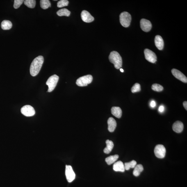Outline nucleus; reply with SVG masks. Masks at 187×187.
Listing matches in <instances>:
<instances>
[{
	"mask_svg": "<svg viewBox=\"0 0 187 187\" xmlns=\"http://www.w3.org/2000/svg\"><path fill=\"white\" fill-rule=\"evenodd\" d=\"M44 62L43 57L39 56L32 62L30 68V72L32 76H36L39 74Z\"/></svg>",
	"mask_w": 187,
	"mask_h": 187,
	"instance_id": "nucleus-1",
	"label": "nucleus"
},
{
	"mask_svg": "<svg viewBox=\"0 0 187 187\" xmlns=\"http://www.w3.org/2000/svg\"><path fill=\"white\" fill-rule=\"evenodd\" d=\"M108 58L110 61L114 64L116 69H119L122 67V58L120 55L117 51L111 52L110 53Z\"/></svg>",
	"mask_w": 187,
	"mask_h": 187,
	"instance_id": "nucleus-2",
	"label": "nucleus"
},
{
	"mask_svg": "<svg viewBox=\"0 0 187 187\" xmlns=\"http://www.w3.org/2000/svg\"><path fill=\"white\" fill-rule=\"evenodd\" d=\"M120 21L121 25L125 28L130 26L131 21V17L129 12H122L120 15Z\"/></svg>",
	"mask_w": 187,
	"mask_h": 187,
	"instance_id": "nucleus-3",
	"label": "nucleus"
},
{
	"mask_svg": "<svg viewBox=\"0 0 187 187\" xmlns=\"http://www.w3.org/2000/svg\"><path fill=\"white\" fill-rule=\"evenodd\" d=\"M92 77L91 75H87L79 78L77 80L76 84L80 87L86 86L92 82Z\"/></svg>",
	"mask_w": 187,
	"mask_h": 187,
	"instance_id": "nucleus-4",
	"label": "nucleus"
},
{
	"mask_svg": "<svg viewBox=\"0 0 187 187\" xmlns=\"http://www.w3.org/2000/svg\"><path fill=\"white\" fill-rule=\"evenodd\" d=\"M59 77L56 75H54L50 77L48 79L46 84L48 86L47 92H51L54 90L58 83Z\"/></svg>",
	"mask_w": 187,
	"mask_h": 187,
	"instance_id": "nucleus-5",
	"label": "nucleus"
},
{
	"mask_svg": "<svg viewBox=\"0 0 187 187\" xmlns=\"http://www.w3.org/2000/svg\"><path fill=\"white\" fill-rule=\"evenodd\" d=\"M144 53L146 60L151 63H155L157 59L155 53L148 49L144 50Z\"/></svg>",
	"mask_w": 187,
	"mask_h": 187,
	"instance_id": "nucleus-6",
	"label": "nucleus"
},
{
	"mask_svg": "<svg viewBox=\"0 0 187 187\" xmlns=\"http://www.w3.org/2000/svg\"><path fill=\"white\" fill-rule=\"evenodd\" d=\"M154 153L157 158H163L165 156L166 150L163 145H158L155 147Z\"/></svg>",
	"mask_w": 187,
	"mask_h": 187,
	"instance_id": "nucleus-7",
	"label": "nucleus"
},
{
	"mask_svg": "<svg viewBox=\"0 0 187 187\" xmlns=\"http://www.w3.org/2000/svg\"><path fill=\"white\" fill-rule=\"evenodd\" d=\"M21 111L23 115L28 117L33 116L35 113L34 108L30 105H26L23 106Z\"/></svg>",
	"mask_w": 187,
	"mask_h": 187,
	"instance_id": "nucleus-8",
	"label": "nucleus"
},
{
	"mask_svg": "<svg viewBox=\"0 0 187 187\" xmlns=\"http://www.w3.org/2000/svg\"><path fill=\"white\" fill-rule=\"evenodd\" d=\"M65 174L67 180L69 183L72 182L75 178V174L70 165H66Z\"/></svg>",
	"mask_w": 187,
	"mask_h": 187,
	"instance_id": "nucleus-9",
	"label": "nucleus"
},
{
	"mask_svg": "<svg viewBox=\"0 0 187 187\" xmlns=\"http://www.w3.org/2000/svg\"><path fill=\"white\" fill-rule=\"evenodd\" d=\"M140 28L145 32H148L152 28V24L149 21L145 19H142L140 21Z\"/></svg>",
	"mask_w": 187,
	"mask_h": 187,
	"instance_id": "nucleus-10",
	"label": "nucleus"
},
{
	"mask_svg": "<svg viewBox=\"0 0 187 187\" xmlns=\"http://www.w3.org/2000/svg\"><path fill=\"white\" fill-rule=\"evenodd\" d=\"M171 72L173 75L176 78L183 83H187V78L185 75L180 71L175 69H172Z\"/></svg>",
	"mask_w": 187,
	"mask_h": 187,
	"instance_id": "nucleus-11",
	"label": "nucleus"
},
{
	"mask_svg": "<svg viewBox=\"0 0 187 187\" xmlns=\"http://www.w3.org/2000/svg\"><path fill=\"white\" fill-rule=\"evenodd\" d=\"M81 17L82 20L86 23L92 22L94 19V17L91 15L90 12L85 10H83L81 12Z\"/></svg>",
	"mask_w": 187,
	"mask_h": 187,
	"instance_id": "nucleus-12",
	"label": "nucleus"
},
{
	"mask_svg": "<svg viewBox=\"0 0 187 187\" xmlns=\"http://www.w3.org/2000/svg\"><path fill=\"white\" fill-rule=\"evenodd\" d=\"M173 129L175 132L180 133L182 132L184 129V125L182 122L178 121L174 123L173 125Z\"/></svg>",
	"mask_w": 187,
	"mask_h": 187,
	"instance_id": "nucleus-13",
	"label": "nucleus"
},
{
	"mask_svg": "<svg viewBox=\"0 0 187 187\" xmlns=\"http://www.w3.org/2000/svg\"><path fill=\"white\" fill-rule=\"evenodd\" d=\"M108 129L110 132H112L115 130L117 124L115 120L113 117H110L108 121Z\"/></svg>",
	"mask_w": 187,
	"mask_h": 187,
	"instance_id": "nucleus-14",
	"label": "nucleus"
},
{
	"mask_svg": "<svg viewBox=\"0 0 187 187\" xmlns=\"http://www.w3.org/2000/svg\"><path fill=\"white\" fill-rule=\"evenodd\" d=\"M155 44L159 50H163L164 47V42L162 37L159 35H157L155 39Z\"/></svg>",
	"mask_w": 187,
	"mask_h": 187,
	"instance_id": "nucleus-15",
	"label": "nucleus"
},
{
	"mask_svg": "<svg viewBox=\"0 0 187 187\" xmlns=\"http://www.w3.org/2000/svg\"><path fill=\"white\" fill-rule=\"evenodd\" d=\"M113 169L115 172H124L125 167L124 164L123 162L119 161L114 164L113 166Z\"/></svg>",
	"mask_w": 187,
	"mask_h": 187,
	"instance_id": "nucleus-16",
	"label": "nucleus"
},
{
	"mask_svg": "<svg viewBox=\"0 0 187 187\" xmlns=\"http://www.w3.org/2000/svg\"><path fill=\"white\" fill-rule=\"evenodd\" d=\"M111 111L112 115L117 118H120L122 116V111L119 107H113L111 108Z\"/></svg>",
	"mask_w": 187,
	"mask_h": 187,
	"instance_id": "nucleus-17",
	"label": "nucleus"
},
{
	"mask_svg": "<svg viewBox=\"0 0 187 187\" xmlns=\"http://www.w3.org/2000/svg\"><path fill=\"white\" fill-rule=\"evenodd\" d=\"M106 146L104 150V152L106 154H108L112 150L113 148L114 144L111 140H107L106 141Z\"/></svg>",
	"mask_w": 187,
	"mask_h": 187,
	"instance_id": "nucleus-18",
	"label": "nucleus"
},
{
	"mask_svg": "<svg viewBox=\"0 0 187 187\" xmlns=\"http://www.w3.org/2000/svg\"><path fill=\"white\" fill-rule=\"evenodd\" d=\"M1 26L2 29L3 30H9L12 28V24L10 21L4 20L1 22Z\"/></svg>",
	"mask_w": 187,
	"mask_h": 187,
	"instance_id": "nucleus-19",
	"label": "nucleus"
},
{
	"mask_svg": "<svg viewBox=\"0 0 187 187\" xmlns=\"http://www.w3.org/2000/svg\"><path fill=\"white\" fill-rule=\"evenodd\" d=\"M144 168L142 165L141 164L136 165L134 168V170L133 171V174L135 176L137 177L140 175L141 173L143 171Z\"/></svg>",
	"mask_w": 187,
	"mask_h": 187,
	"instance_id": "nucleus-20",
	"label": "nucleus"
},
{
	"mask_svg": "<svg viewBox=\"0 0 187 187\" xmlns=\"http://www.w3.org/2000/svg\"><path fill=\"white\" fill-rule=\"evenodd\" d=\"M119 157V156L117 155L110 156L106 158V161L108 165H110L116 161Z\"/></svg>",
	"mask_w": 187,
	"mask_h": 187,
	"instance_id": "nucleus-21",
	"label": "nucleus"
},
{
	"mask_svg": "<svg viewBox=\"0 0 187 187\" xmlns=\"http://www.w3.org/2000/svg\"><path fill=\"white\" fill-rule=\"evenodd\" d=\"M71 12L68 10L66 8H63L57 12L58 15L59 17L62 16H66V17H69L70 15Z\"/></svg>",
	"mask_w": 187,
	"mask_h": 187,
	"instance_id": "nucleus-22",
	"label": "nucleus"
},
{
	"mask_svg": "<svg viewBox=\"0 0 187 187\" xmlns=\"http://www.w3.org/2000/svg\"><path fill=\"white\" fill-rule=\"evenodd\" d=\"M40 6L43 9H47L51 6L50 2L49 0H41L40 1Z\"/></svg>",
	"mask_w": 187,
	"mask_h": 187,
	"instance_id": "nucleus-23",
	"label": "nucleus"
},
{
	"mask_svg": "<svg viewBox=\"0 0 187 187\" xmlns=\"http://www.w3.org/2000/svg\"><path fill=\"white\" fill-rule=\"evenodd\" d=\"M136 165L137 162L135 160H132L130 162L125 163V169L126 170H129L131 168H134Z\"/></svg>",
	"mask_w": 187,
	"mask_h": 187,
	"instance_id": "nucleus-24",
	"label": "nucleus"
},
{
	"mask_svg": "<svg viewBox=\"0 0 187 187\" xmlns=\"http://www.w3.org/2000/svg\"><path fill=\"white\" fill-rule=\"evenodd\" d=\"M24 2V4L30 8H34L36 5V1L35 0H26Z\"/></svg>",
	"mask_w": 187,
	"mask_h": 187,
	"instance_id": "nucleus-25",
	"label": "nucleus"
},
{
	"mask_svg": "<svg viewBox=\"0 0 187 187\" xmlns=\"http://www.w3.org/2000/svg\"><path fill=\"white\" fill-rule=\"evenodd\" d=\"M151 88L155 91L158 92H161L164 90L163 86L157 83L153 84L151 86Z\"/></svg>",
	"mask_w": 187,
	"mask_h": 187,
	"instance_id": "nucleus-26",
	"label": "nucleus"
},
{
	"mask_svg": "<svg viewBox=\"0 0 187 187\" xmlns=\"http://www.w3.org/2000/svg\"><path fill=\"white\" fill-rule=\"evenodd\" d=\"M141 89V86L139 83H136L133 85L131 89V92L132 93L138 92L140 91Z\"/></svg>",
	"mask_w": 187,
	"mask_h": 187,
	"instance_id": "nucleus-27",
	"label": "nucleus"
},
{
	"mask_svg": "<svg viewBox=\"0 0 187 187\" xmlns=\"http://www.w3.org/2000/svg\"><path fill=\"white\" fill-rule=\"evenodd\" d=\"M69 2L67 0H61L57 3V7L59 8L67 6L68 5Z\"/></svg>",
	"mask_w": 187,
	"mask_h": 187,
	"instance_id": "nucleus-28",
	"label": "nucleus"
},
{
	"mask_svg": "<svg viewBox=\"0 0 187 187\" xmlns=\"http://www.w3.org/2000/svg\"><path fill=\"white\" fill-rule=\"evenodd\" d=\"M23 0H15L14 1V8L15 9H17L19 8L23 3Z\"/></svg>",
	"mask_w": 187,
	"mask_h": 187,
	"instance_id": "nucleus-29",
	"label": "nucleus"
},
{
	"mask_svg": "<svg viewBox=\"0 0 187 187\" xmlns=\"http://www.w3.org/2000/svg\"><path fill=\"white\" fill-rule=\"evenodd\" d=\"M156 106V103L155 101H151V102L150 103V106L151 107L154 108L155 106Z\"/></svg>",
	"mask_w": 187,
	"mask_h": 187,
	"instance_id": "nucleus-30",
	"label": "nucleus"
},
{
	"mask_svg": "<svg viewBox=\"0 0 187 187\" xmlns=\"http://www.w3.org/2000/svg\"><path fill=\"white\" fill-rule=\"evenodd\" d=\"M164 110V107L163 106H160L159 108V111L161 112H163Z\"/></svg>",
	"mask_w": 187,
	"mask_h": 187,
	"instance_id": "nucleus-31",
	"label": "nucleus"
},
{
	"mask_svg": "<svg viewBox=\"0 0 187 187\" xmlns=\"http://www.w3.org/2000/svg\"><path fill=\"white\" fill-rule=\"evenodd\" d=\"M183 106H184V108L186 110H187V101H185L183 103Z\"/></svg>",
	"mask_w": 187,
	"mask_h": 187,
	"instance_id": "nucleus-32",
	"label": "nucleus"
},
{
	"mask_svg": "<svg viewBox=\"0 0 187 187\" xmlns=\"http://www.w3.org/2000/svg\"><path fill=\"white\" fill-rule=\"evenodd\" d=\"M120 70L121 72H124V70H123V69H122V68H120Z\"/></svg>",
	"mask_w": 187,
	"mask_h": 187,
	"instance_id": "nucleus-33",
	"label": "nucleus"
}]
</instances>
